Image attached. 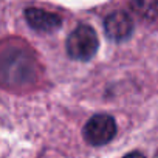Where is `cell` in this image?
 Instances as JSON below:
<instances>
[{
	"label": "cell",
	"mask_w": 158,
	"mask_h": 158,
	"mask_svg": "<svg viewBox=\"0 0 158 158\" xmlns=\"http://www.w3.org/2000/svg\"><path fill=\"white\" fill-rule=\"evenodd\" d=\"M99 48L96 31L90 25H79L67 39V53L71 59L87 62Z\"/></svg>",
	"instance_id": "cell-1"
},
{
	"label": "cell",
	"mask_w": 158,
	"mask_h": 158,
	"mask_svg": "<svg viewBox=\"0 0 158 158\" xmlns=\"http://www.w3.org/2000/svg\"><path fill=\"white\" fill-rule=\"evenodd\" d=\"M84 138L92 146H104L116 135V124L110 115L99 113L92 116L84 126Z\"/></svg>",
	"instance_id": "cell-2"
},
{
	"label": "cell",
	"mask_w": 158,
	"mask_h": 158,
	"mask_svg": "<svg viewBox=\"0 0 158 158\" xmlns=\"http://www.w3.org/2000/svg\"><path fill=\"white\" fill-rule=\"evenodd\" d=\"M104 31L109 39H112L115 42H121V40H126L130 37V34L133 31V22L127 13L116 11V13H112L110 16H107V19L104 22Z\"/></svg>",
	"instance_id": "cell-3"
},
{
	"label": "cell",
	"mask_w": 158,
	"mask_h": 158,
	"mask_svg": "<svg viewBox=\"0 0 158 158\" xmlns=\"http://www.w3.org/2000/svg\"><path fill=\"white\" fill-rule=\"evenodd\" d=\"M27 22L33 30H37L40 33H51L60 28L62 25V17L56 13L45 11L40 8H28L25 11Z\"/></svg>",
	"instance_id": "cell-4"
},
{
	"label": "cell",
	"mask_w": 158,
	"mask_h": 158,
	"mask_svg": "<svg viewBox=\"0 0 158 158\" xmlns=\"http://www.w3.org/2000/svg\"><path fill=\"white\" fill-rule=\"evenodd\" d=\"M130 8L139 19L150 22L158 16V0H132Z\"/></svg>",
	"instance_id": "cell-5"
},
{
	"label": "cell",
	"mask_w": 158,
	"mask_h": 158,
	"mask_svg": "<svg viewBox=\"0 0 158 158\" xmlns=\"http://www.w3.org/2000/svg\"><path fill=\"white\" fill-rule=\"evenodd\" d=\"M124 158H146L141 152H130L129 155H126Z\"/></svg>",
	"instance_id": "cell-6"
},
{
	"label": "cell",
	"mask_w": 158,
	"mask_h": 158,
	"mask_svg": "<svg viewBox=\"0 0 158 158\" xmlns=\"http://www.w3.org/2000/svg\"><path fill=\"white\" fill-rule=\"evenodd\" d=\"M156 158H158V155H156Z\"/></svg>",
	"instance_id": "cell-7"
}]
</instances>
